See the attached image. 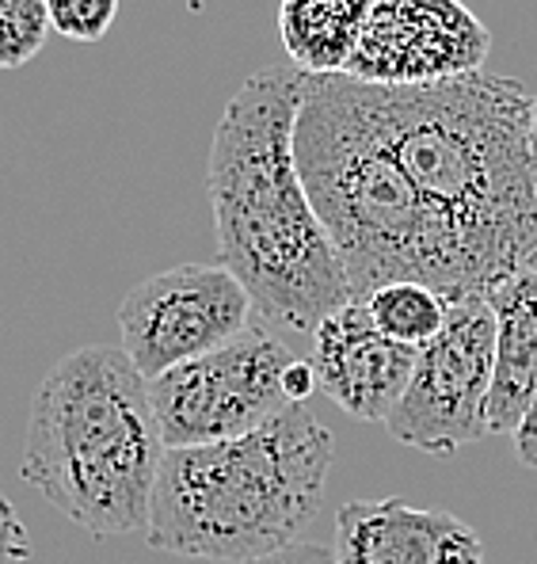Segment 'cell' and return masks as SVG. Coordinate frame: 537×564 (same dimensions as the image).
Returning <instances> with one entry per match:
<instances>
[{"label": "cell", "instance_id": "5bb4252c", "mask_svg": "<svg viewBox=\"0 0 537 564\" xmlns=\"http://www.w3.org/2000/svg\"><path fill=\"white\" fill-rule=\"evenodd\" d=\"M362 302H366V313L377 332L390 336L393 344L412 347V351L431 344L450 317V302L419 282H390V286L370 290Z\"/></svg>", "mask_w": 537, "mask_h": 564}, {"label": "cell", "instance_id": "277c9868", "mask_svg": "<svg viewBox=\"0 0 537 564\" xmlns=\"http://www.w3.org/2000/svg\"><path fill=\"white\" fill-rule=\"evenodd\" d=\"M332 462V431L305 404L241 438L164 451L145 542L221 564L271 557L317 519Z\"/></svg>", "mask_w": 537, "mask_h": 564}, {"label": "cell", "instance_id": "5b68a950", "mask_svg": "<svg viewBox=\"0 0 537 564\" xmlns=\"http://www.w3.org/2000/svg\"><path fill=\"white\" fill-rule=\"evenodd\" d=\"M294 161L354 297L390 282H419L446 302H465L469 286L450 240L354 111L347 77H305Z\"/></svg>", "mask_w": 537, "mask_h": 564}, {"label": "cell", "instance_id": "9a60e30c", "mask_svg": "<svg viewBox=\"0 0 537 564\" xmlns=\"http://www.w3.org/2000/svg\"><path fill=\"white\" fill-rule=\"evenodd\" d=\"M46 31L43 0H0V73L28 65L46 46Z\"/></svg>", "mask_w": 537, "mask_h": 564}, {"label": "cell", "instance_id": "52a82bcc", "mask_svg": "<svg viewBox=\"0 0 537 564\" xmlns=\"http://www.w3.org/2000/svg\"><path fill=\"white\" fill-rule=\"evenodd\" d=\"M495 378V313L489 297L450 302L446 328L419 347L401 404L385 420L393 443L419 454H453L489 438V393Z\"/></svg>", "mask_w": 537, "mask_h": 564}, {"label": "cell", "instance_id": "d6986e66", "mask_svg": "<svg viewBox=\"0 0 537 564\" xmlns=\"http://www.w3.org/2000/svg\"><path fill=\"white\" fill-rule=\"evenodd\" d=\"M511 438H515L518 462H523V466H530V469H537V393H534V401L526 404L523 420H518V427L511 431Z\"/></svg>", "mask_w": 537, "mask_h": 564}, {"label": "cell", "instance_id": "8992f818", "mask_svg": "<svg viewBox=\"0 0 537 564\" xmlns=\"http://www.w3.org/2000/svg\"><path fill=\"white\" fill-rule=\"evenodd\" d=\"M291 347L278 332L248 325L226 347L149 381L164 451L241 438L291 409Z\"/></svg>", "mask_w": 537, "mask_h": 564}, {"label": "cell", "instance_id": "e0dca14e", "mask_svg": "<svg viewBox=\"0 0 537 564\" xmlns=\"http://www.w3.org/2000/svg\"><path fill=\"white\" fill-rule=\"evenodd\" d=\"M31 561V534L23 527L12 500L0 496V564H28Z\"/></svg>", "mask_w": 537, "mask_h": 564}, {"label": "cell", "instance_id": "8fae6325", "mask_svg": "<svg viewBox=\"0 0 537 564\" xmlns=\"http://www.w3.org/2000/svg\"><path fill=\"white\" fill-rule=\"evenodd\" d=\"M332 553L336 564H484V542L469 522L401 496L343 503Z\"/></svg>", "mask_w": 537, "mask_h": 564}, {"label": "cell", "instance_id": "6da1fadb", "mask_svg": "<svg viewBox=\"0 0 537 564\" xmlns=\"http://www.w3.org/2000/svg\"><path fill=\"white\" fill-rule=\"evenodd\" d=\"M354 111L390 149L461 263L469 297L537 263L534 93L473 73L431 88H374L347 77Z\"/></svg>", "mask_w": 537, "mask_h": 564}, {"label": "cell", "instance_id": "30bf717a", "mask_svg": "<svg viewBox=\"0 0 537 564\" xmlns=\"http://www.w3.org/2000/svg\"><path fill=\"white\" fill-rule=\"evenodd\" d=\"M412 347L393 344L370 321L366 302L354 297L313 328V378L351 420L385 423L401 404L416 370Z\"/></svg>", "mask_w": 537, "mask_h": 564}, {"label": "cell", "instance_id": "7a4b0ae2", "mask_svg": "<svg viewBox=\"0 0 537 564\" xmlns=\"http://www.w3.org/2000/svg\"><path fill=\"white\" fill-rule=\"evenodd\" d=\"M302 85L305 73L294 65L252 73L221 111L206 164L221 268L271 332H313L354 302L294 161Z\"/></svg>", "mask_w": 537, "mask_h": 564}, {"label": "cell", "instance_id": "ba28073f", "mask_svg": "<svg viewBox=\"0 0 537 564\" xmlns=\"http://www.w3.org/2000/svg\"><path fill=\"white\" fill-rule=\"evenodd\" d=\"M252 325V297L221 263H179L138 282L119 305L127 359L145 381L226 347Z\"/></svg>", "mask_w": 537, "mask_h": 564}, {"label": "cell", "instance_id": "7c38bea8", "mask_svg": "<svg viewBox=\"0 0 537 564\" xmlns=\"http://www.w3.org/2000/svg\"><path fill=\"white\" fill-rule=\"evenodd\" d=\"M495 313V378L489 393V435H511L537 393V263L489 290Z\"/></svg>", "mask_w": 537, "mask_h": 564}, {"label": "cell", "instance_id": "4fadbf2b", "mask_svg": "<svg viewBox=\"0 0 537 564\" xmlns=\"http://www.w3.org/2000/svg\"><path fill=\"white\" fill-rule=\"evenodd\" d=\"M374 0H283L278 35L305 77H343Z\"/></svg>", "mask_w": 537, "mask_h": 564}, {"label": "cell", "instance_id": "ffe728a7", "mask_svg": "<svg viewBox=\"0 0 537 564\" xmlns=\"http://www.w3.org/2000/svg\"><path fill=\"white\" fill-rule=\"evenodd\" d=\"M530 149L537 153V93L530 99Z\"/></svg>", "mask_w": 537, "mask_h": 564}, {"label": "cell", "instance_id": "2e32d148", "mask_svg": "<svg viewBox=\"0 0 537 564\" xmlns=\"http://www.w3.org/2000/svg\"><path fill=\"white\" fill-rule=\"evenodd\" d=\"M50 28L73 43H99L119 15V0H43Z\"/></svg>", "mask_w": 537, "mask_h": 564}, {"label": "cell", "instance_id": "3957f363", "mask_svg": "<svg viewBox=\"0 0 537 564\" xmlns=\"http://www.w3.org/2000/svg\"><path fill=\"white\" fill-rule=\"evenodd\" d=\"M164 462L149 381L122 347L57 359L31 397L20 477L92 538L145 534Z\"/></svg>", "mask_w": 537, "mask_h": 564}, {"label": "cell", "instance_id": "ac0fdd59", "mask_svg": "<svg viewBox=\"0 0 537 564\" xmlns=\"http://www.w3.org/2000/svg\"><path fill=\"white\" fill-rule=\"evenodd\" d=\"M248 564H336V553L313 542H294V545H286V550L271 553V557L248 561Z\"/></svg>", "mask_w": 537, "mask_h": 564}, {"label": "cell", "instance_id": "9c48e42d", "mask_svg": "<svg viewBox=\"0 0 537 564\" xmlns=\"http://www.w3.org/2000/svg\"><path fill=\"white\" fill-rule=\"evenodd\" d=\"M492 31L461 0H374L343 77L374 88H431L484 73Z\"/></svg>", "mask_w": 537, "mask_h": 564}]
</instances>
